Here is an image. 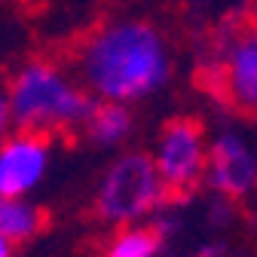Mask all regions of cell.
<instances>
[{
	"instance_id": "2",
	"label": "cell",
	"mask_w": 257,
	"mask_h": 257,
	"mask_svg": "<svg viewBox=\"0 0 257 257\" xmlns=\"http://www.w3.org/2000/svg\"><path fill=\"white\" fill-rule=\"evenodd\" d=\"M4 101L10 125L19 132L37 135L80 128L95 104L77 77H71L61 64L46 58L22 64L10 80V89L4 92Z\"/></svg>"
},
{
	"instance_id": "11",
	"label": "cell",
	"mask_w": 257,
	"mask_h": 257,
	"mask_svg": "<svg viewBox=\"0 0 257 257\" xmlns=\"http://www.w3.org/2000/svg\"><path fill=\"white\" fill-rule=\"evenodd\" d=\"M223 251H227V248H223V242H202L193 257H223Z\"/></svg>"
},
{
	"instance_id": "9",
	"label": "cell",
	"mask_w": 257,
	"mask_h": 257,
	"mask_svg": "<svg viewBox=\"0 0 257 257\" xmlns=\"http://www.w3.org/2000/svg\"><path fill=\"white\" fill-rule=\"evenodd\" d=\"M43 230V211L40 205L28 199H7L0 196V239H7L10 245L28 242Z\"/></svg>"
},
{
	"instance_id": "6",
	"label": "cell",
	"mask_w": 257,
	"mask_h": 257,
	"mask_svg": "<svg viewBox=\"0 0 257 257\" xmlns=\"http://www.w3.org/2000/svg\"><path fill=\"white\" fill-rule=\"evenodd\" d=\"M52 147L46 135L37 132H13L0 141V196L7 199H28L34 193L46 172H49Z\"/></svg>"
},
{
	"instance_id": "12",
	"label": "cell",
	"mask_w": 257,
	"mask_h": 257,
	"mask_svg": "<svg viewBox=\"0 0 257 257\" xmlns=\"http://www.w3.org/2000/svg\"><path fill=\"white\" fill-rule=\"evenodd\" d=\"M13 132V125H10V113H7V101H4V95H0V141H4V135Z\"/></svg>"
},
{
	"instance_id": "10",
	"label": "cell",
	"mask_w": 257,
	"mask_h": 257,
	"mask_svg": "<svg viewBox=\"0 0 257 257\" xmlns=\"http://www.w3.org/2000/svg\"><path fill=\"white\" fill-rule=\"evenodd\" d=\"M163 251V230L156 223H132L116 227L101 257H159Z\"/></svg>"
},
{
	"instance_id": "3",
	"label": "cell",
	"mask_w": 257,
	"mask_h": 257,
	"mask_svg": "<svg viewBox=\"0 0 257 257\" xmlns=\"http://www.w3.org/2000/svg\"><path fill=\"white\" fill-rule=\"evenodd\" d=\"M166 202L169 193L150 163V153L138 150L119 153L95 187V214L110 227L147 223Z\"/></svg>"
},
{
	"instance_id": "13",
	"label": "cell",
	"mask_w": 257,
	"mask_h": 257,
	"mask_svg": "<svg viewBox=\"0 0 257 257\" xmlns=\"http://www.w3.org/2000/svg\"><path fill=\"white\" fill-rule=\"evenodd\" d=\"M0 257H13V245L7 239H0Z\"/></svg>"
},
{
	"instance_id": "5",
	"label": "cell",
	"mask_w": 257,
	"mask_h": 257,
	"mask_svg": "<svg viewBox=\"0 0 257 257\" xmlns=\"http://www.w3.org/2000/svg\"><path fill=\"white\" fill-rule=\"evenodd\" d=\"M205 181L223 199H245L257 184V153L245 128L227 125L214 138H208L205 153Z\"/></svg>"
},
{
	"instance_id": "4",
	"label": "cell",
	"mask_w": 257,
	"mask_h": 257,
	"mask_svg": "<svg viewBox=\"0 0 257 257\" xmlns=\"http://www.w3.org/2000/svg\"><path fill=\"white\" fill-rule=\"evenodd\" d=\"M205 153L208 132L199 119L178 116L159 128L150 163L169 196H187L205 181Z\"/></svg>"
},
{
	"instance_id": "7",
	"label": "cell",
	"mask_w": 257,
	"mask_h": 257,
	"mask_svg": "<svg viewBox=\"0 0 257 257\" xmlns=\"http://www.w3.org/2000/svg\"><path fill=\"white\" fill-rule=\"evenodd\" d=\"M220 95L236 110L254 113L257 107V37L239 34L223 52L220 68Z\"/></svg>"
},
{
	"instance_id": "1",
	"label": "cell",
	"mask_w": 257,
	"mask_h": 257,
	"mask_svg": "<svg viewBox=\"0 0 257 257\" xmlns=\"http://www.w3.org/2000/svg\"><path fill=\"white\" fill-rule=\"evenodd\" d=\"M172 49L147 22H113L83 43L77 71L80 86L98 101L135 104L153 98L172 80Z\"/></svg>"
},
{
	"instance_id": "8",
	"label": "cell",
	"mask_w": 257,
	"mask_h": 257,
	"mask_svg": "<svg viewBox=\"0 0 257 257\" xmlns=\"http://www.w3.org/2000/svg\"><path fill=\"white\" fill-rule=\"evenodd\" d=\"M83 128H86L89 144L101 147V150H113V147H122L132 138L135 116L128 110V104L98 101V104H92L89 116L83 119Z\"/></svg>"
}]
</instances>
